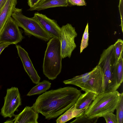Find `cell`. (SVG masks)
<instances>
[{
    "mask_svg": "<svg viewBox=\"0 0 123 123\" xmlns=\"http://www.w3.org/2000/svg\"><path fill=\"white\" fill-rule=\"evenodd\" d=\"M115 64L114 46L112 44L103 51L98 65L104 74L105 91H113L119 86L113 75V70Z\"/></svg>",
    "mask_w": 123,
    "mask_h": 123,
    "instance_id": "obj_5",
    "label": "cell"
},
{
    "mask_svg": "<svg viewBox=\"0 0 123 123\" xmlns=\"http://www.w3.org/2000/svg\"><path fill=\"white\" fill-rule=\"evenodd\" d=\"M81 90L90 91L97 95L103 93L105 91V84L103 73L100 68L97 65L92 70L88 80Z\"/></svg>",
    "mask_w": 123,
    "mask_h": 123,
    "instance_id": "obj_9",
    "label": "cell"
},
{
    "mask_svg": "<svg viewBox=\"0 0 123 123\" xmlns=\"http://www.w3.org/2000/svg\"><path fill=\"white\" fill-rule=\"evenodd\" d=\"M60 42L61 57L70 58L72 53L76 46L74 39L77 35L75 28L68 23L61 27Z\"/></svg>",
    "mask_w": 123,
    "mask_h": 123,
    "instance_id": "obj_6",
    "label": "cell"
},
{
    "mask_svg": "<svg viewBox=\"0 0 123 123\" xmlns=\"http://www.w3.org/2000/svg\"><path fill=\"white\" fill-rule=\"evenodd\" d=\"M97 95L96 93L90 91L86 92L84 93H81L75 104L76 108L86 110L93 102Z\"/></svg>",
    "mask_w": 123,
    "mask_h": 123,
    "instance_id": "obj_15",
    "label": "cell"
},
{
    "mask_svg": "<svg viewBox=\"0 0 123 123\" xmlns=\"http://www.w3.org/2000/svg\"><path fill=\"white\" fill-rule=\"evenodd\" d=\"M92 72L90 71L80 75L74 77L73 78L64 80L65 84L74 85L82 88L89 78Z\"/></svg>",
    "mask_w": 123,
    "mask_h": 123,
    "instance_id": "obj_17",
    "label": "cell"
},
{
    "mask_svg": "<svg viewBox=\"0 0 123 123\" xmlns=\"http://www.w3.org/2000/svg\"><path fill=\"white\" fill-rule=\"evenodd\" d=\"M7 0H0V11Z\"/></svg>",
    "mask_w": 123,
    "mask_h": 123,
    "instance_id": "obj_29",
    "label": "cell"
},
{
    "mask_svg": "<svg viewBox=\"0 0 123 123\" xmlns=\"http://www.w3.org/2000/svg\"><path fill=\"white\" fill-rule=\"evenodd\" d=\"M119 7L121 19V26L123 32V0H120Z\"/></svg>",
    "mask_w": 123,
    "mask_h": 123,
    "instance_id": "obj_26",
    "label": "cell"
},
{
    "mask_svg": "<svg viewBox=\"0 0 123 123\" xmlns=\"http://www.w3.org/2000/svg\"><path fill=\"white\" fill-rule=\"evenodd\" d=\"M116 116L117 123L123 122V93H121L119 102L116 107Z\"/></svg>",
    "mask_w": 123,
    "mask_h": 123,
    "instance_id": "obj_21",
    "label": "cell"
},
{
    "mask_svg": "<svg viewBox=\"0 0 123 123\" xmlns=\"http://www.w3.org/2000/svg\"><path fill=\"white\" fill-rule=\"evenodd\" d=\"M17 0H7L0 11V34L16 9Z\"/></svg>",
    "mask_w": 123,
    "mask_h": 123,
    "instance_id": "obj_13",
    "label": "cell"
},
{
    "mask_svg": "<svg viewBox=\"0 0 123 123\" xmlns=\"http://www.w3.org/2000/svg\"><path fill=\"white\" fill-rule=\"evenodd\" d=\"M68 3L73 6H86V4L85 0H68Z\"/></svg>",
    "mask_w": 123,
    "mask_h": 123,
    "instance_id": "obj_25",
    "label": "cell"
},
{
    "mask_svg": "<svg viewBox=\"0 0 123 123\" xmlns=\"http://www.w3.org/2000/svg\"><path fill=\"white\" fill-rule=\"evenodd\" d=\"M116 64L119 59L123 57V41L119 39L114 44Z\"/></svg>",
    "mask_w": 123,
    "mask_h": 123,
    "instance_id": "obj_20",
    "label": "cell"
},
{
    "mask_svg": "<svg viewBox=\"0 0 123 123\" xmlns=\"http://www.w3.org/2000/svg\"><path fill=\"white\" fill-rule=\"evenodd\" d=\"M5 101L0 114L4 117L14 116V112L21 104L20 93L18 88L12 87L7 89L4 98Z\"/></svg>",
    "mask_w": 123,
    "mask_h": 123,
    "instance_id": "obj_7",
    "label": "cell"
},
{
    "mask_svg": "<svg viewBox=\"0 0 123 123\" xmlns=\"http://www.w3.org/2000/svg\"><path fill=\"white\" fill-rule=\"evenodd\" d=\"M11 44L10 43H5L0 44V55L3 50Z\"/></svg>",
    "mask_w": 123,
    "mask_h": 123,
    "instance_id": "obj_28",
    "label": "cell"
},
{
    "mask_svg": "<svg viewBox=\"0 0 123 123\" xmlns=\"http://www.w3.org/2000/svg\"><path fill=\"white\" fill-rule=\"evenodd\" d=\"M81 94L80 90L71 86L52 90L39 96L31 107L49 120L57 117L71 108Z\"/></svg>",
    "mask_w": 123,
    "mask_h": 123,
    "instance_id": "obj_1",
    "label": "cell"
},
{
    "mask_svg": "<svg viewBox=\"0 0 123 123\" xmlns=\"http://www.w3.org/2000/svg\"><path fill=\"white\" fill-rule=\"evenodd\" d=\"M85 109L76 108L74 104L58 117L56 121L57 123H65L73 118L78 117L85 113Z\"/></svg>",
    "mask_w": 123,
    "mask_h": 123,
    "instance_id": "obj_16",
    "label": "cell"
},
{
    "mask_svg": "<svg viewBox=\"0 0 123 123\" xmlns=\"http://www.w3.org/2000/svg\"><path fill=\"white\" fill-rule=\"evenodd\" d=\"M120 94L116 90L97 95L85 110V114L90 118H99L108 112H114L119 100Z\"/></svg>",
    "mask_w": 123,
    "mask_h": 123,
    "instance_id": "obj_3",
    "label": "cell"
},
{
    "mask_svg": "<svg viewBox=\"0 0 123 123\" xmlns=\"http://www.w3.org/2000/svg\"><path fill=\"white\" fill-rule=\"evenodd\" d=\"M99 118L98 117L90 118L85 113L80 116L76 118L75 119L70 123H95Z\"/></svg>",
    "mask_w": 123,
    "mask_h": 123,
    "instance_id": "obj_22",
    "label": "cell"
},
{
    "mask_svg": "<svg viewBox=\"0 0 123 123\" xmlns=\"http://www.w3.org/2000/svg\"><path fill=\"white\" fill-rule=\"evenodd\" d=\"M17 23L11 17L8 20L0 34V44L8 43L16 44L23 38Z\"/></svg>",
    "mask_w": 123,
    "mask_h": 123,
    "instance_id": "obj_8",
    "label": "cell"
},
{
    "mask_svg": "<svg viewBox=\"0 0 123 123\" xmlns=\"http://www.w3.org/2000/svg\"><path fill=\"white\" fill-rule=\"evenodd\" d=\"M18 56L20 58L25 72L33 82L36 84L39 82L41 78L34 68L28 53L20 46L16 45Z\"/></svg>",
    "mask_w": 123,
    "mask_h": 123,
    "instance_id": "obj_11",
    "label": "cell"
},
{
    "mask_svg": "<svg viewBox=\"0 0 123 123\" xmlns=\"http://www.w3.org/2000/svg\"><path fill=\"white\" fill-rule=\"evenodd\" d=\"M62 59L60 40L52 38L47 43L43 65V73L49 80H54L61 73Z\"/></svg>",
    "mask_w": 123,
    "mask_h": 123,
    "instance_id": "obj_2",
    "label": "cell"
},
{
    "mask_svg": "<svg viewBox=\"0 0 123 123\" xmlns=\"http://www.w3.org/2000/svg\"><path fill=\"white\" fill-rule=\"evenodd\" d=\"M88 24V23L86 26L81 40L80 48V53H81L84 49L88 45L89 39Z\"/></svg>",
    "mask_w": 123,
    "mask_h": 123,
    "instance_id": "obj_23",
    "label": "cell"
},
{
    "mask_svg": "<svg viewBox=\"0 0 123 123\" xmlns=\"http://www.w3.org/2000/svg\"><path fill=\"white\" fill-rule=\"evenodd\" d=\"M33 87L27 94L28 96L39 94L46 92L50 87L51 83L48 81L44 80L39 82Z\"/></svg>",
    "mask_w": 123,
    "mask_h": 123,
    "instance_id": "obj_18",
    "label": "cell"
},
{
    "mask_svg": "<svg viewBox=\"0 0 123 123\" xmlns=\"http://www.w3.org/2000/svg\"><path fill=\"white\" fill-rule=\"evenodd\" d=\"M41 0H28V3L30 8L33 7Z\"/></svg>",
    "mask_w": 123,
    "mask_h": 123,
    "instance_id": "obj_27",
    "label": "cell"
},
{
    "mask_svg": "<svg viewBox=\"0 0 123 123\" xmlns=\"http://www.w3.org/2000/svg\"><path fill=\"white\" fill-rule=\"evenodd\" d=\"M22 9L16 8L12 17L18 26L23 29L25 35L33 36L46 41H49L52 38L49 34L33 17H27L22 14Z\"/></svg>",
    "mask_w": 123,
    "mask_h": 123,
    "instance_id": "obj_4",
    "label": "cell"
},
{
    "mask_svg": "<svg viewBox=\"0 0 123 123\" xmlns=\"http://www.w3.org/2000/svg\"><path fill=\"white\" fill-rule=\"evenodd\" d=\"M113 113L112 112H109L102 116L107 123H117L116 115Z\"/></svg>",
    "mask_w": 123,
    "mask_h": 123,
    "instance_id": "obj_24",
    "label": "cell"
},
{
    "mask_svg": "<svg viewBox=\"0 0 123 123\" xmlns=\"http://www.w3.org/2000/svg\"><path fill=\"white\" fill-rule=\"evenodd\" d=\"M114 78L120 86L123 81V58H121L115 64L113 72Z\"/></svg>",
    "mask_w": 123,
    "mask_h": 123,
    "instance_id": "obj_19",
    "label": "cell"
},
{
    "mask_svg": "<svg viewBox=\"0 0 123 123\" xmlns=\"http://www.w3.org/2000/svg\"><path fill=\"white\" fill-rule=\"evenodd\" d=\"M68 0H41L28 10L39 11L56 7H67L68 6Z\"/></svg>",
    "mask_w": 123,
    "mask_h": 123,
    "instance_id": "obj_14",
    "label": "cell"
},
{
    "mask_svg": "<svg viewBox=\"0 0 123 123\" xmlns=\"http://www.w3.org/2000/svg\"><path fill=\"white\" fill-rule=\"evenodd\" d=\"M14 119L7 123H38V113L31 107L26 106L19 114L15 115Z\"/></svg>",
    "mask_w": 123,
    "mask_h": 123,
    "instance_id": "obj_12",
    "label": "cell"
},
{
    "mask_svg": "<svg viewBox=\"0 0 123 123\" xmlns=\"http://www.w3.org/2000/svg\"><path fill=\"white\" fill-rule=\"evenodd\" d=\"M33 17L37 20L43 29L48 33L52 38L60 39L61 29L56 22L45 15L38 12L35 13Z\"/></svg>",
    "mask_w": 123,
    "mask_h": 123,
    "instance_id": "obj_10",
    "label": "cell"
}]
</instances>
